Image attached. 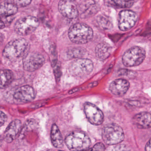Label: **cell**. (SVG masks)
I'll return each mask as SVG.
<instances>
[{
  "label": "cell",
  "mask_w": 151,
  "mask_h": 151,
  "mask_svg": "<svg viewBox=\"0 0 151 151\" xmlns=\"http://www.w3.org/2000/svg\"><path fill=\"white\" fill-rule=\"evenodd\" d=\"M30 44L24 38H19L9 42L3 51V56L6 60L15 61L24 58L28 53Z\"/></svg>",
  "instance_id": "cell-1"
},
{
  "label": "cell",
  "mask_w": 151,
  "mask_h": 151,
  "mask_svg": "<svg viewBox=\"0 0 151 151\" xmlns=\"http://www.w3.org/2000/svg\"><path fill=\"white\" fill-rule=\"evenodd\" d=\"M70 40L76 44H85L90 41L93 37V32L90 27L84 23H76L69 30Z\"/></svg>",
  "instance_id": "cell-2"
},
{
  "label": "cell",
  "mask_w": 151,
  "mask_h": 151,
  "mask_svg": "<svg viewBox=\"0 0 151 151\" xmlns=\"http://www.w3.org/2000/svg\"><path fill=\"white\" fill-rule=\"evenodd\" d=\"M65 143L71 151H87L91 145L89 137L81 131H74L69 134L65 138Z\"/></svg>",
  "instance_id": "cell-3"
},
{
  "label": "cell",
  "mask_w": 151,
  "mask_h": 151,
  "mask_svg": "<svg viewBox=\"0 0 151 151\" xmlns=\"http://www.w3.org/2000/svg\"><path fill=\"white\" fill-rule=\"evenodd\" d=\"M102 136L104 142L108 145L119 144L125 139V134L122 128L115 123L105 126Z\"/></svg>",
  "instance_id": "cell-4"
},
{
  "label": "cell",
  "mask_w": 151,
  "mask_h": 151,
  "mask_svg": "<svg viewBox=\"0 0 151 151\" xmlns=\"http://www.w3.org/2000/svg\"><path fill=\"white\" fill-rule=\"evenodd\" d=\"M93 69L92 61L85 58H78L70 64V73L78 78H83L90 74Z\"/></svg>",
  "instance_id": "cell-5"
},
{
  "label": "cell",
  "mask_w": 151,
  "mask_h": 151,
  "mask_svg": "<svg viewBox=\"0 0 151 151\" xmlns=\"http://www.w3.org/2000/svg\"><path fill=\"white\" fill-rule=\"evenodd\" d=\"M146 56V52L142 48L134 47L127 50L122 56V61L126 67L138 66L143 62Z\"/></svg>",
  "instance_id": "cell-6"
},
{
  "label": "cell",
  "mask_w": 151,
  "mask_h": 151,
  "mask_svg": "<svg viewBox=\"0 0 151 151\" xmlns=\"http://www.w3.org/2000/svg\"><path fill=\"white\" fill-rule=\"evenodd\" d=\"M39 24L37 18L33 16H26L19 19L15 23L14 31L20 35H28L37 29Z\"/></svg>",
  "instance_id": "cell-7"
},
{
  "label": "cell",
  "mask_w": 151,
  "mask_h": 151,
  "mask_svg": "<svg viewBox=\"0 0 151 151\" xmlns=\"http://www.w3.org/2000/svg\"><path fill=\"white\" fill-rule=\"evenodd\" d=\"M44 56L38 52H28L23 59V68L27 71L32 72L40 68L45 63Z\"/></svg>",
  "instance_id": "cell-8"
},
{
  "label": "cell",
  "mask_w": 151,
  "mask_h": 151,
  "mask_svg": "<svg viewBox=\"0 0 151 151\" xmlns=\"http://www.w3.org/2000/svg\"><path fill=\"white\" fill-rule=\"evenodd\" d=\"M137 17L132 11L125 10L119 12L118 18V25L120 30L127 31L132 28L136 23Z\"/></svg>",
  "instance_id": "cell-9"
},
{
  "label": "cell",
  "mask_w": 151,
  "mask_h": 151,
  "mask_svg": "<svg viewBox=\"0 0 151 151\" xmlns=\"http://www.w3.org/2000/svg\"><path fill=\"white\" fill-rule=\"evenodd\" d=\"M84 111L86 118L91 124L99 126L103 123L104 114L96 105L91 103H86L84 105Z\"/></svg>",
  "instance_id": "cell-10"
},
{
  "label": "cell",
  "mask_w": 151,
  "mask_h": 151,
  "mask_svg": "<svg viewBox=\"0 0 151 151\" xmlns=\"http://www.w3.org/2000/svg\"><path fill=\"white\" fill-rule=\"evenodd\" d=\"M59 12L64 17L69 19H74L79 15L78 9L75 1L61 0L58 4Z\"/></svg>",
  "instance_id": "cell-11"
},
{
  "label": "cell",
  "mask_w": 151,
  "mask_h": 151,
  "mask_svg": "<svg viewBox=\"0 0 151 151\" xmlns=\"http://www.w3.org/2000/svg\"><path fill=\"white\" fill-rule=\"evenodd\" d=\"M35 97L34 89L29 85H24L18 88L13 95L14 100L19 103L31 102L35 98Z\"/></svg>",
  "instance_id": "cell-12"
},
{
  "label": "cell",
  "mask_w": 151,
  "mask_h": 151,
  "mask_svg": "<svg viewBox=\"0 0 151 151\" xmlns=\"http://www.w3.org/2000/svg\"><path fill=\"white\" fill-rule=\"evenodd\" d=\"M22 123L19 119L12 121L7 127L4 134V140L6 142L10 143L13 142L22 130Z\"/></svg>",
  "instance_id": "cell-13"
},
{
  "label": "cell",
  "mask_w": 151,
  "mask_h": 151,
  "mask_svg": "<svg viewBox=\"0 0 151 151\" xmlns=\"http://www.w3.org/2000/svg\"><path fill=\"white\" fill-rule=\"evenodd\" d=\"M99 9L98 4L94 0H85L80 4L78 11L82 18H86L94 16Z\"/></svg>",
  "instance_id": "cell-14"
},
{
  "label": "cell",
  "mask_w": 151,
  "mask_h": 151,
  "mask_svg": "<svg viewBox=\"0 0 151 151\" xmlns=\"http://www.w3.org/2000/svg\"><path fill=\"white\" fill-rule=\"evenodd\" d=\"M129 88L128 81L123 79H119L112 82L109 89L113 94L117 96H122L126 94Z\"/></svg>",
  "instance_id": "cell-15"
},
{
  "label": "cell",
  "mask_w": 151,
  "mask_h": 151,
  "mask_svg": "<svg viewBox=\"0 0 151 151\" xmlns=\"http://www.w3.org/2000/svg\"><path fill=\"white\" fill-rule=\"evenodd\" d=\"M133 123L140 129L151 128V114L142 112L137 114L133 117Z\"/></svg>",
  "instance_id": "cell-16"
},
{
  "label": "cell",
  "mask_w": 151,
  "mask_h": 151,
  "mask_svg": "<svg viewBox=\"0 0 151 151\" xmlns=\"http://www.w3.org/2000/svg\"><path fill=\"white\" fill-rule=\"evenodd\" d=\"M51 142L54 147L61 148L63 146V140L62 134L57 125L54 124L51 127L50 133Z\"/></svg>",
  "instance_id": "cell-17"
},
{
  "label": "cell",
  "mask_w": 151,
  "mask_h": 151,
  "mask_svg": "<svg viewBox=\"0 0 151 151\" xmlns=\"http://www.w3.org/2000/svg\"><path fill=\"white\" fill-rule=\"evenodd\" d=\"M112 51V47L105 42L99 43L97 45L95 50L96 56L100 60H105L108 58Z\"/></svg>",
  "instance_id": "cell-18"
},
{
  "label": "cell",
  "mask_w": 151,
  "mask_h": 151,
  "mask_svg": "<svg viewBox=\"0 0 151 151\" xmlns=\"http://www.w3.org/2000/svg\"><path fill=\"white\" fill-rule=\"evenodd\" d=\"M18 12V8L9 2L0 3V17L7 18L12 17Z\"/></svg>",
  "instance_id": "cell-19"
},
{
  "label": "cell",
  "mask_w": 151,
  "mask_h": 151,
  "mask_svg": "<svg viewBox=\"0 0 151 151\" xmlns=\"http://www.w3.org/2000/svg\"><path fill=\"white\" fill-rule=\"evenodd\" d=\"M14 79V74L12 71L6 69L0 70V89L9 87Z\"/></svg>",
  "instance_id": "cell-20"
},
{
  "label": "cell",
  "mask_w": 151,
  "mask_h": 151,
  "mask_svg": "<svg viewBox=\"0 0 151 151\" xmlns=\"http://www.w3.org/2000/svg\"><path fill=\"white\" fill-rule=\"evenodd\" d=\"M97 22L99 26L104 30H109L113 27L112 22L111 18L104 14L98 16Z\"/></svg>",
  "instance_id": "cell-21"
},
{
  "label": "cell",
  "mask_w": 151,
  "mask_h": 151,
  "mask_svg": "<svg viewBox=\"0 0 151 151\" xmlns=\"http://www.w3.org/2000/svg\"><path fill=\"white\" fill-rule=\"evenodd\" d=\"M113 2L118 7L129 8L134 5V0H112Z\"/></svg>",
  "instance_id": "cell-22"
},
{
  "label": "cell",
  "mask_w": 151,
  "mask_h": 151,
  "mask_svg": "<svg viewBox=\"0 0 151 151\" xmlns=\"http://www.w3.org/2000/svg\"><path fill=\"white\" fill-rule=\"evenodd\" d=\"M84 50L80 48L72 49L68 51V55L70 58H81L84 55Z\"/></svg>",
  "instance_id": "cell-23"
},
{
  "label": "cell",
  "mask_w": 151,
  "mask_h": 151,
  "mask_svg": "<svg viewBox=\"0 0 151 151\" xmlns=\"http://www.w3.org/2000/svg\"><path fill=\"white\" fill-rule=\"evenodd\" d=\"M32 0H8V2L15 5L17 8H22L29 5Z\"/></svg>",
  "instance_id": "cell-24"
},
{
  "label": "cell",
  "mask_w": 151,
  "mask_h": 151,
  "mask_svg": "<svg viewBox=\"0 0 151 151\" xmlns=\"http://www.w3.org/2000/svg\"><path fill=\"white\" fill-rule=\"evenodd\" d=\"M91 149V151H105L106 147L102 143L99 142L96 144Z\"/></svg>",
  "instance_id": "cell-25"
},
{
  "label": "cell",
  "mask_w": 151,
  "mask_h": 151,
  "mask_svg": "<svg viewBox=\"0 0 151 151\" xmlns=\"http://www.w3.org/2000/svg\"><path fill=\"white\" fill-rule=\"evenodd\" d=\"M7 119V117L6 114L0 111V127L6 122Z\"/></svg>",
  "instance_id": "cell-26"
},
{
  "label": "cell",
  "mask_w": 151,
  "mask_h": 151,
  "mask_svg": "<svg viewBox=\"0 0 151 151\" xmlns=\"http://www.w3.org/2000/svg\"><path fill=\"white\" fill-rule=\"evenodd\" d=\"M114 151H130L127 147L123 145H119L116 147Z\"/></svg>",
  "instance_id": "cell-27"
},
{
  "label": "cell",
  "mask_w": 151,
  "mask_h": 151,
  "mask_svg": "<svg viewBox=\"0 0 151 151\" xmlns=\"http://www.w3.org/2000/svg\"><path fill=\"white\" fill-rule=\"evenodd\" d=\"M145 150V151H151V138L146 143Z\"/></svg>",
  "instance_id": "cell-28"
},
{
  "label": "cell",
  "mask_w": 151,
  "mask_h": 151,
  "mask_svg": "<svg viewBox=\"0 0 151 151\" xmlns=\"http://www.w3.org/2000/svg\"><path fill=\"white\" fill-rule=\"evenodd\" d=\"M6 26L5 22L4 20L2 19V18L0 17V30L1 29H3Z\"/></svg>",
  "instance_id": "cell-29"
},
{
  "label": "cell",
  "mask_w": 151,
  "mask_h": 151,
  "mask_svg": "<svg viewBox=\"0 0 151 151\" xmlns=\"http://www.w3.org/2000/svg\"><path fill=\"white\" fill-rule=\"evenodd\" d=\"M3 139V138L1 136H0V148L2 144Z\"/></svg>",
  "instance_id": "cell-30"
},
{
  "label": "cell",
  "mask_w": 151,
  "mask_h": 151,
  "mask_svg": "<svg viewBox=\"0 0 151 151\" xmlns=\"http://www.w3.org/2000/svg\"><path fill=\"white\" fill-rule=\"evenodd\" d=\"M43 151H52V150H44Z\"/></svg>",
  "instance_id": "cell-31"
},
{
  "label": "cell",
  "mask_w": 151,
  "mask_h": 151,
  "mask_svg": "<svg viewBox=\"0 0 151 151\" xmlns=\"http://www.w3.org/2000/svg\"><path fill=\"white\" fill-rule=\"evenodd\" d=\"M86 151H91V149H89L88 150Z\"/></svg>",
  "instance_id": "cell-32"
},
{
  "label": "cell",
  "mask_w": 151,
  "mask_h": 151,
  "mask_svg": "<svg viewBox=\"0 0 151 151\" xmlns=\"http://www.w3.org/2000/svg\"><path fill=\"white\" fill-rule=\"evenodd\" d=\"M73 1H76V0H73Z\"/></svg>",
  "instance_id": "cell-33"
},
{
  "label": "cell",
  "mask_w": 151,
  "mask_h": 151,
  "mask_svg": "<svg viewBox=\"0 0 151 151\" xmlns=\"http://www.w3.org/2000/svg\"><path fill=\"white\" fill-rule=\"evenodd\" d=\"M61 151V150H60V151Z\"/></svg>",
  "instance_id": "cell-34"
},
{
  "label": "cell",
  "mask_w": 151,
  "mask_h": 151,
  "mask_svg": "<svg viewBox=\"0 0 151 151\" xmlns=\"http://www.w3.org/2000/svg\"><path fill=\"white\" fill-rule=\"evenodd\" d=\"M1 1V0H0V1Z\"/></svg>",
  "instance_id": "cell-35"
}]
</instances>
